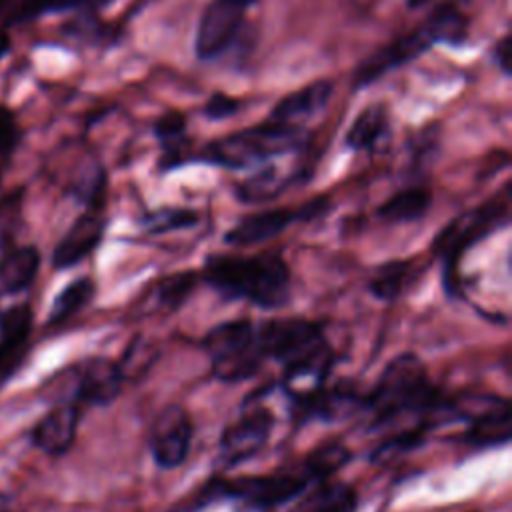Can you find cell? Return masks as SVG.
Masks as SVG:
<instances>
[{
    "mask_svg": "<svg viewBox=\"0 0 512 512\" xmlns=\"http://www.w3.org/2000/svg\"><path fill=\"white\" fill-rule=\"evenodd\" d=\"M254 340L264 360L282 366L280 388L290 402L326 384L336 356L318 322L298 316L266 318L254 322Z\"/></svg>",
    "mask_w": 512,
    "mask_h": 512,
    "instance_id": "cell-1",
    "label": "cell"
},
{
    "mask_svg": "<svg viewBox=\"0 0 512 512\" xmlns=\"http://www.w3.org/2000/svg\"><path fill=\"white\" fill-rule=\"evenodd\" d=\"M362 412L368 414L372 428L394 424L406 416L432 428L454 420L452 396H446L430 380L424 362L412 352H402L386 364L378 382L364 394Z\"/></svg>",
    "mask_w": 512,
    "mask_h": 512,
    "instance_id": "cell-2",
    "label": "cell"
},
{
    "mask_svg": "<svg viewBox=\"0 0 512 512\" xmlns=\"http://www.w3.org/2000/svg\"><path fill=\"white\" fill-rule=\"evenodd\" d=\"M200 280L224 300H244L262 310L284 308L290 300V268L276 250L258 254L216 252L204 258Z\"/></svg>",
    "mask_w": 512,
    "mask_h": 512,
    "instance_id": "cell-3",
    "label": "cell"
},
{
    "mask_svg": "<svg viewBox=\"0 0 512 512\" xmlns=\"http://www.w3.org/2000/svg\"><path fill=\"white\" fill-rule=\"evenodd\" d=\"M470 28V14L466 0H444L432 8V12L408 34L384 44L368 58H364L352 72V90H362L376 84L382 76L398 70L412 60L420 58L436 44L462 46Z\"/></svg>",
    "mask_w": 512,
    "mask_h": 512,
    "instance_id": "cell-4",
    "label": "cell"
},
{
    "mask_svg": "<svg viewBox=\"0 0 512 512\" xmlns=\"http://www.w3.org/2000/svg\"><path fill=\"white\" fill-rule=\"evenodd\" d=\"M310 486L312 482L302 466L234 478L216 474L204 480L188 496L174 502L168 512H202L222 500H234L256 510H268L300 498Z\"/></svg>",
    "mask_w": 512,
    "mask_h": 512,
    "instance_id": "cell-5",
    "label": "cell"
},
{
    "mask_svg": "<svg viewBox=\"0 0 512 512\" xmlns=\"http://www.w3.org/2000/svg\"><path fill=\"white\" fill-rule=\"evenodd\" d=\"M306 144H310L306 126L266 118L260 124L206 142L196 154V162L242 170L278 156L302 152Z\"/></svg>",
    "mask_w": 512,
    "mask_h": 512,
    "instance_id": "cell-6",
    "label": "cell"
},
{
    "mask_svg": "<svg viewBox=\"0 0 512 512\" xmlns=\"http://www.w3.org/2000/svg\"><path fill=\"white\" fill-rule=\"evenodd\" d=\"M510 222V186H504L496 196L482 204L464 210L452 218L432 240L430 252L442 264V284L448 298L462 294L458 264L474 244L508 226Z\"/></svg>",
    "mask_w": 512,
    "mask_h": 512,
    "instance_id": "cell-7",
    "label": "cell"
},
{
    "mask_svg": "<svg viewBox=\"0 0 512 512\" xmlns=\"http://www.w3.org/2000/svg\"><path fill=\"white\" fill-rule=\"evenodd\" d=\"M200 346L210 360V374L226 384L256 376L264 364L256 348L254 322L250 318L218 322L204 334Z\"/></svg>",
    "mask_w": 512,
    "mask_h": 512,
    "instance_id": "cell-8",
    "label": "cell"
},
{
    "mask_svg": "<svg viewBox=\"0 0 512 512\" xmlns=\"http://www.w3.org/2000/svg\"><path fill=\"white\" fill-rule=\"evenodd\" d=\"M456 420L468 422L462 442L472 448L506 446L512 438L510 402L496 394H464L452 398Z\"/></svg>",
    "mask_w": 512,
    "mask_h": 512,
    "instance_id": "cell-9",
    "label": "cell"
},
{
    "mask_svg": "<svg viewBox=\"0 0 512 512\" xmlns=\"http://www.w3.org/2000/svg\"><path fill=\"white\" fill-rule=\"evenodd\" d=\"M256 0H210L198 20L194 52L200 62H216L238 46L246 32V14Z\"/></svg>",
    "mask_w": 512,
    "mask_h": 512,
    "instance_id": "cell-10",
    "label": "cell"
},
{
    "mask_svg": "<svg viewBox=\"0 0 512 512\" xmlns=\"http://www.w3.org/2000/svg\"><path fill=\"white\" fill-rule=\"evenodd\" d=\"M330 210L328 196H316L296 208H270L254 214H246L234 222L232 228L224 234L222 242L234 248H248L256 244H264L276 236H280L286 228L300 222H312L322 218Z\"/></svg>",
    "mask_w": 512,
    "mask_h": 512,
    "instance_id": "cell-11",
    "label": "cell"
},
{
    "mask_svg": "<svg viewBox=\"0 0 512 512\" xmlns=\"http://www.w3.org/2000/svg\"><path fill=\"white\" fill-rule=\"evenodd\" d=\"M274 428V416L266 406H244L242 414L224 426L218 438V464L232 470L262 452Z\"/></svg>",
    "mask_w": 512,
    "mask_h": 512,
    "instance_id": "cell-12",
    "label": "cell"
},
{
    "mask_svg": "<svg viewBox=\"0 0 512 512\" xmlns=\"http://www.w3.org/2000/svg\"><path fill=\"white\" fill-rule=\"evenodd\" d=\"M192 420L178 404L164 406L148 430V450L162 470H174L188 458L192 446Z\"/></svg>",
    "mask_w": 512,
    "mask_h": 512,
    "instance_id": "cell-13",
    "label": "cell"
},
{
    "mask_svg": "<svg viewBox=\"0 0 512 512\" xmlns=\"http://www.w3.org/2000/svg\"><path fill=\"white\" fill-rule=\"evenodd\" d=\"M364 394H360L352 384H324L316 392L308 394L306 398H300L296 402H290L292 420L296 426L320 420V422H338L354 412L362 410Z\"/></svg>",
    "mask_w": 512,
    "mask_h": 512,
    "instance_id": "cell-14",
    "label": "cell"
},
{
    "mask_svg": "<svg viewBox=\"0 0 512 512\" xmlns=\"http://www.w3.org/2000/svg\"><path fill=\"white\" fill-rule=\"evenodd\" d=\"M126 382L120 362L110 358H90L76 368L72 396L80 406H108L112 404Z\"/></svg>",
    "mask_w": 512,
    "mask_h": 512,
    "instance_id": "cell-15",
    "label": "cell"
},
{
    "mask_svg": "<svg viewBox=\"0 0 512 512\" xmlns=\"http://www.w3.org/2000/svg\"><path fill=\"white\" fill-rule=\"evenodd\" d=\"M32 310L16 304L0 312V390L20 370L30 350Z\"/></svg>",
    "mask_w": 512,
    "mask_h": 512,
    "instance_id": "cell-16",
    "label": "cell"
},
{
    "mask_svg": "<svg viewBox=\"0 0 512 512\" xmlns=\"http://www.w3.org/2000/svg\"><path fill=\"white\" fill-rule=\"evenodd\" d=\"M82 406L74 400H62L52 406L32 428L30 442L48 456H64L78 432Z\"/></svg>",
    "mask_w": 512,
    "mask_h": 512,
    "instance_id": "cell-17",
    "label": "cell"
},
{
    "mask_svg": "<svg viewBox=\"0 0 512 512\" xmlns=\"http://www.w3.org/2000/svg\"><path fill=\"white\" fill-rule=\"evenodd\" d=\"M104 232H106V218L102 216V212L94 208H86V212L72 222V226L54 246L52 266L56 270H66L80 264L100 246Z\"/></svg>",
    "mask_w": 512,
    "mask_h": 512,
    "instance_id": "cell-18",
    "label": "cell"
},
{
    "mask_svg": "<svg viewBox=\"0 0 512 512\" xmlns=\"http://www.w3.org/2000/svg\"><path fill=\"white\" fill-rule=\"evenodd\" d=\"M334 94V84L332 80H314L286 96H282L270 110L268 118L278 120V122H288V124H298L306 126L308 120L316 118L328 102L332 100Z\"/></svg>",
    "mask_w": 512,
    "mask_h": 512,
    "instance_id": "cell-19",
    "label": "cell"
},
{
    "mask_svg": "<svg viewBox=\"0 0 512 512\" xmlns=\"http://www.w3.org/2000/svg\"><path fill=\"white\" fill-rule=\"evenodd\" d=\"M390 136V112L384 102L364 106L344 134V144L352 152H374Z\"/></svg>",
    "mask_w": 512,
    "mask_h": 512,
    "instance_id": "cell-20",
    "label": "cell"
},
{
    "mask_svg": "<svg viewBox=\"0 0 512 512\" xmlns=\"http://www.w3.org/2000/svg\"><path fill=\"white\" fill-rule=\"evenodd\" d=\"M154 136L160 144V170L170 172L186 162H192L188 154L190 140L186 136V116L178 110L164 112L154 124Z\"/></svg>",
    "mask_w": 512,
    "mask_h": 512,
    "instance_id": "cell-21",
    "label": "cell"
},
{
    "mask_svg": "<svg viewBox=\"0 0 512 512\" xmlns=\"http://www.w3.org/2000/svg\"><path fill=\"white\" fill-rule=\"evenodd\" d=\"M358 502L360 498L352 484L330 478L304 492L290 512H356Z\"/></svg>",
    "mask_w": 512,
    "mask_h": 512,
    "instance_id": "cell-22",
    "label": "cell"
},
{
    "mask_svg": "<svg viewBox=\"0 0 512 512\" xmlns=\"http://www.w3.org/2000/svg\"><path fill=\"white\" fill-rule=\"evenodd\" d=\"M40 270V254L34 246H20L0 258V296H14L32 286Z\"/></svg>",
    "mask_w": 512,
    "mask_h": 512,
    "instance_id": "cell-23",
    "label": "cell"
},
{
    "mask_svg": "<svg viewBox=\"0 0 512 512\" xmlns=\"http://www.w3.org/2000/svg\"><path fill=\"white\" fill-rule=\"evenodd\" d=\"M432 204V192L426 186H408L388 196L376 216L386 224H410L422 220Z\"/></svg>",
    "mask_w": 512,
    "mask_h": 512,
    "instance_id": "cell-24",
    "label": "cell"
},
{
    "mask_svg": "<svg viewBox=\"0 0 512 512\" xmlns=\"http://www.w3.org/2000/svg\"><path fill=\"white\" fill-rule=\"evenodd\" d=\"M418 268L410 260H390L374 268L368 278V292L382 302H396L416 280Z\"/></svg>",
    "mask_w": 512,
    "mask_h": 512,
    "instance_id": "cell-25",
    "label": "cell"
},
{
    "mask_svg": "<svg viewBox=\"0 0 512 512\" xmlns=\"http://www.w3.org/2000/svg\"><path fill=\"white\" fill-rule=\"evenodd\" d=\"M296 178H300V172L282 174L276 166H264L256 174L238 182L234 186V196L242 204H262L278 198Z\"/></svg>",
    "mask_w": 512,
    "mask_h": 512,
    "instance_id": "cell-26",
    "label": "cell"
},
{
    "mask_svg": "<svg viewBox=\"0 0 512 512\" xmlns=\"http://www.w3.org/2000/svg\"><path fill=\"white\" fill-rule=\"evenodd\" d=\"M198 282H200V272L196 270H180V272L162 276L150 294L152 306L164 314L178 312L188 302Z\"/></svg>",
    "mask_w": 512,
    "mask_h": 512,
    "instance_id": "cell-27",
    "label": "cell"
},
{
    "mask_svg": "<svg viewBox=\"0 0 512 512\" xmlns=\"http://www.w3.org/2000/svg\"><path fill=\"white\" fill-rule=\"evenodd\" d=\"M354 458L352 450L340 440H326L318 444L312 452L304 456L300 462L302 470L310 478L312 484L330 480L338 470H342Z\"/></svg>",
    "mask_w": 512,
    "mask_h": 512,
    "instance_id": "cell-28",
    "label": "cell"
},
{
    "mask_svg": "<svg viewBox=\"0 0 512 512\" xmlns=\"http://www.w3.org/2000/svg\"><path fill=\"white\" fill-rule=\"evenodd\" d=\"M96 284L90 276H80L66 284L58 296L54 298L50 312H48V324L50 326H60L68 322L72 316H76L84 306L90 304L94 298Z\"/></svg>",
    "mask_w": 512,
    "mask_h": 512,
    "instance_id": "cell-29",
    "label": "cell"
},
{
    "mask_svg": "<svg viewBox=\"0 0 512 512\" xmlns=\"http://www.w3.org/2000/svg\"><path fill=\"white\" fill-rule=\"evenodd\" d=\"M432 430V426L424 424V422H416V426L406 428L396 432L394 436L382 440L372 452H370V462L376 466H386L398 458H402L404 454L420 448L422 444H426L428 432Z\"/></svg>",
    "mask_w": 512,
    "mask_h": 512,
    "instance_id": "cell-30",
    "label": "cell"
},
{
    "mask_svg": "<svg viewBox=\"0 0 512 512\" xmlns=\"http://www.w3.org/2000/svg\"><path fill=\"white\" fill-rule=\"evenodd\" d=\"M146 234H168L174 230H186L198 224V212L182 206H162L144 212L138 220Z\"/></svg>",
    "mask_w": 512,
    "mask_h": 512,
    "instance_id": "cell-31",
    "label": "cell"
},
{
    "mask_svg": "<svg viewBox=\"0 0 512 512\" xmlns=\"http://www.w3.org/2000/svg\"><path fill=\"white\" fill-rule=\"evenodd\" d=\"M242 108V100L236 98V96H230L226 92H212L208 96V100L204 102L202 106V114L208 118V120H226V118H232L240 112Z\"/></svg>",
    "mask_w": 512,
    "mask_h": 512,
    "instance_id": "cell-32",
    "label": "cell"
},
{
    "mask_svg": "<svg viewBox=\"0 0 512 512\" xmlns=\"http://www.w3.org/2000/svg\"><path fill=\"white\" fill-rule=\"evenodd\" d=\"M18 124L8 108L0 106V156H8L18 142Z\"/></svg>",
    "mask_w": 512,
    "mask_h": 512,
    "instance_id": "cell-33",
    "label": "cell"
},
{
    "mask_svg": "<svg viewBox=\"0 0 512 512\" xmlns=\"http://www.w3.org/2000/svg\"><path fill=\"white\" fill-rule=\"evenodd\" d=\"M492 58L496 62V66L502 70L504 76H510V64H512V56H510V36L504 34L492 48Z\"/></svg>",
    "mask_w": 512,
    "mask_h": 512,
    "instance_id": "cell-34",
    "label": "cell"
},
{
    "mask_svg": "<svg viewBox=\"0 0 512 512\" xmlns=\"http://www.w3.org/2000/svg\"><path fill=\"white\" fill-rule=\"evenodd\" d=\"M8 50H10V36L4 30H0V58H4Z\"/></svg>",
    "mask_w": 512,
    "mask_h": 512,
    "instance_id": "cell-35",
    "label": "cell"
},
{
    "mask_svg": "<svg viewBox=\"0 0 512 512\" xmlns=\"http://www.w3.org/2000/svg\"><path fill=\"white\" fill-rule=\"evenodd\" d=\"M430 2H434V0H406L408 8H412V10H416V8H422V6L430 4Z\"/></svg>",
    "mask_w": 512,
    "mask_h": 512,
    "instance_id": "cell-36",
    "label": "cell"
},
{
    "mask_svg": "<svg viewBox=\"0 0 512 512\" xmlns=\"http://www.w3.org/2000/svg\"><path fill=\"white\" fill-rule=\"evenodd\" d=\"M6 2H8V0H0V10L6 6Z\"/></svg>",
    "mask_w": 512,
    "mask_h": 512,
    "instance_id": "cell-37",
    "label": "cell"
}]
</instances>
